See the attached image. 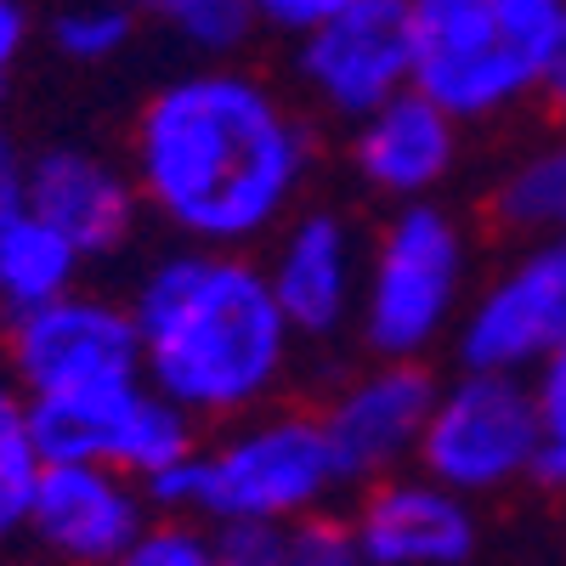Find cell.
Segmentation results:
<instances>
[{
    "instance_id": "obj_16",
    "label": "cell",
    "mask_w": 566,
    "mask_h": 566,
    "mask_svg": "<svg viewBox=\"0 0 566 566\" xmlns=\"http://www.w3.org/2000/svg\"><path fill=\"white\" fill-rule=\"evenodd\" d=\"M29 210L63 227L85 250V261H103L130 244L142 187L125 159L80 148V142H52V148L29 154Z\"/></svg>"
},
{
    "instance_id": "obj_1",
    "label": "cell",
    "mask_w": 566,
    "mask_h": 566,
    "mask_svg": "<svg viewBox=\"0 0 566 566\" xmlns=\"http://www.w3.org/2000/svg\"><path fill=\"white\" fill-rule=\"evenodd\" d=\"M125 165L176 244L261 250L306 205L317 136L266 74L199 57L142 97Z\"/></svg>"
},
{
    "instance_id": "obj_27",
    "label": "cell",
    "mask_w": 566,
    "mask_h": 566,
    "mask_svg": "<svg viewBox=\"0 0 566 566\" xmlns=\"http://www.w3.org/2000/svg\"><path fill=\"white\" fill-rule=\"evenodd\" d=\"M29 45H34V12H29V0H0V97H7V85L18 80Z\"/></svg>"
},
{
    "instance_id": "obj_10",
    "label": "cell",
    "mask_w": 566,
    "mask_h": 566,
    "mask_svg": "<svg viewBox=\"0 0 566 566\" xmlns=\"http://www.w3.org/2000/svg\"><path fill=\"white\" fill-rule=\"evenodd\" d=\"M7 368L18 374V386L34 402L136 380L142 335H136L130 301L69 290L45 306L7 317Z\"/></svg>"
},
{
    "instance_id": "obj_18",
    "label": "cell",
    "mask_w": 566,
    "mask_h": 566,
    "mask_svg": "<svg viewBox=\"0 0 566 566\" xmlns=\"http://www.w3.org/2000/svg\"><path fill=\"white\" fill-rule=\"evenodd\" d=\"M80 266H85V250L69 232L23 210L0 232V312L18 317L29 306H45V301L80 290Z\"/></svg>"
},
{
    "instance_id": "obj_7",
    "label": "cell",
    "mask_w": 566,
    "mask_h": 566,
    "mask_svg": "<svg viewBox=\"0 0 566 566\" xmlns=\"http://www.w3.org/2000/svg\"><path fill=\"white\" fill-rule=\"evenodd\" d=\"M555 352H566V239H515L470 290L453 357L459 368L533 374Z\"/></svg>"
},
{
    "instance_id": "obj_26",
    "label": "cell",
    "mask_w": 566,
    "mask_h": 566,
    "mask_svg": "<svg viewBox=\"0 0 566 566\" xmlns=\"http://www.w3.org/2000/svg\"><path fill=\"white\" fill-rule=\"evenodd\" d=\"M340 7H352V0H255V18H261V29L295 40V34L317 29L323 18H335Z\"/></svg>"
},
{
    "instance_id": "obj_14",
    "label": "cell",
    "mask_w": 566,
    "mask_h": 566,
    "mask_svg": "<svg viewBox=\"0 0 566 566\" xmlns=\"http://www.w3.org/2000/svg\"><path fill=\"white\" fill-rule=\"evenodd\" d=\"M464 154V125L424 91L380 103L363 114L346 136V165L363 193L380 205H413V199H442Z\"/></svg>"
},
{
    "instance_id": "obj_22",
    "label": "cell",
    "mask_w": 566,
    "mask_h": 566,
    "mask_svg": "<svg viewBox=\"0 0 566 566\" xmlns=\"http://www.w3.org/2000/svg\"><path fill=\"white\" fill-rule=\"evenodd\" d=\"M527 380H533V402H538V464H533V482L566 493V352L538 363Z\"/></svg>"
},
{
    "instance_id": "obj_23",
    "label": "cell",
    "mask_w": 566,
    "mask_h": 566,
    "mask_svg": "<svg viewBox=\"0 0 566 566\" xmlns=\"http://www.w3.org/2000/svg\"><path fill=\"white\" fill-rule=\"evenodd\" d=\"M114 566H216L210 522L165 510V515H154V522L136 533V544H130Z\"/></svg>"
},
{
    "instance_id": "obj_17",
    "label": "cell",
    "mask_w": 566,
    "mask_h": 566,
    "mask_svg": "<svg viewBox=\"0 0 566 566\" xmlns=\"http://www.w3.org/2000/svg\"><path fill=\"white\" fill-rule=\"evenodd\" d=\"M488 216L510 239H566V125L527 142L493 176Z\"/></svg>"
},
{
    "instance_id": "obj_21",
    "label": "cell",
    "mask_w": 566,
    "mask_h": 566,
    "mask_svg": "<svg viewBox=\"0 0 566 566\" xmlns=\"http://www.w3.org/2000/svg\"><path fill=\"white\" fill-rule=\"evenodd\" d=\"M142 18L125 0H57L52 18H45V40L52 52L74 69H108L130 52Z\"/></svg>"
},
{
    "instance_id": "obj_24",
    "label": "cell",
    "mask_w": 566,
    "mask_h": 566,
    "mask_svg": "<svg viewBox=\"0 0 566 566\" xmlns=\"http://www.w3.org/2000/svg\"><path fill=\"white\" fill-rule=\"evenodd\" d=\"M290 566H368V555L352 522L312 510L301 522H290Z\"/></svg>"
},
{
    "instance_id": "obj_19",
    "label": "cell",
    "mask_w": 566,
    "mask_h": 566,
    "mask_svg": "<svg viewBox=\"0 0 566 566\" xmlns=\"http://www.w3.org/2000/svg\"><path fill=\"white\" fill-rule=\"evenodd\" d=\"M40 476H45V448H40L34 402L18 386V374L0 368V544L29 527Z\"/></svg>"
},
{
    "instance_id": "obj_15",
    "label": "cell",
    "mask_w": 566,
    "mask_h": 566,
    "mask_svg": "<svg viewBox=\"0 0 566 566\" xmlns=\"http://www.w3.org/2000/svg\"><path fill=\"white\" fill-rule=\"evenodd\" d=\"M352 527L368 566H464L482 538L476 499L453 493L419 464L368 482Z\"/></svg>"
},
{
    "instance_id": "obj_28",
    "label": "cell",
    "mask_w": 566,
    "mask_h": 566,
    "mask_svg": "<svg viewBox=\"0 0 566 566\" xmlns=\"http://www.w3.org/2000/svg\"><path fill=\"white\" fill-rule=\"evenodd\" d=\"M29 210V154L18 148V136L0 125V232Z\"/></svg>"
},
{
    "instance_id": "obj_3",
    "label": "cell",
    "mask_w": 566,
    "mask_h": 566,
    "mask_svg": "<svg viewBox=\"0 0 566 566\" xmlns=\"http://www.w3.org/2000/svg\"><path fill=\"white\" fill-rule=\"evenodd\" d=\"M346 488V470L312 408H255L221 424L181 464L148 482V499L199 522H301L328 510Z\"/></svg>"
},
{
    "instance_id": "obj_13",
    "label": "cell",
    "mask_w": 566,
    "mask_h": 566,
    "mask_svg": "<svg viewBox=\"0 0 566 566\" xmlns=\"http://www.w3.org/2000/svg\"><path fill=\"white\" fill-rule=\"evenodd\" d=\"M148 482L91 459H45L29 504V538L63 566H114L154 522Z\"/></svg>"
},
{
    "instance_id": "obj_12",
    "label": "cell",
    "mask_w": 566,
    "mask_h": 566,
    "mask_svg": "<svg viewBox=\"0 0 566 566\" xmlns=\"http://www.w3.org/2000/svg\"><path fill=\"white\" fill-rule=\"evenodd\" d=\"M437 386L442 380L419 357H368L357 374H346L335 397L317 408L346 482L368 488L419 459V437H424V419H431Z\"/></svg>"
},
{
    "instance_id": "obj_2",
    "label": "cell",
    "mask_w": 566,
    "mask_h": 566,
    "mask_svg": "<svg viewBox=\"0 0 566 566\" xmlns=\"http://www.w3.org/2000/svg\"><path fill=\"white\" fill-rule=\"evenodd\" d=\"M142 374L199 424L272 408L295 374L301 335L255 250L176 244L130 290Z\"/></svg>"
},
{
    "instance_id": "obj_11",
    "label": "cell",
    "mask_w": 566,
    "mask_h": 566,
    "mask_svg": "<svg viewBox=\"0 0 566 566\" xmlns=\"http://www.w3.org/2000/svg\"><path fill=\"white\" fill-rule=\"evenodd\" d=\"M261 266L272 277V295H277L283 317L295 323L301 346L340 340L357 328L368 239L340 205H301L266 239Z\"/></svg>"
},
{
    "instance_id": "obj_9",
    "label": "cell",
    "mask_w": 566,
    "mask_h": 566,
    "mask_svg": "<svg viewBox=\"0 0 566 566\" xmlns=\"http://www.w3.org/2000/svg\"><path fill=\"white\" fill-rule=\"evenodd\" d=\"M290 63L312 108L357 125L380 103L413 91V0H352L317 29L295 34Z\"/></svg>"
},
{
    "instance_id": "obj_29",
    "label": "cell",
    "mask_w": 566,
    "mask_h": 566,
    "mask_svg": "<svg viewBox=\"0 0 566 566\" xmlns=\"http://www.w3.org/2000/svg\"><path fill=\"white\" fill-rule=\"evenodd\" d=\"M549 114L566 125V18H560V34H555V52H549V74H544V97Z\"/></svg>"
},
{
    "instance_id": "obj_8",
    "label": "cell",
    "mask_w": 566,
    "mask_h": 566,
    "mask_svg": "<svg viewBox=\"0 0 566 566\" xmlns=\"http://www.w3.org/2000/svg\"><path fill=\"white\" fill-rule=\"evenodd\" d=\"M34 424H40L45 459L114 464L136 482L165 476L170 464H181L199 448V419H187L148 374L97 391H74V397H45L34 402Z\"/></svg>"
},
{
    "instance_id": "obj_4",
    "label": "cell",
    "mask_w": 566,
    "mask_h": 566,
    "mask_svg": "<svg viewBox=\"0 0 566 566\" xmlns=\"http://www.w3.org/2000/svg\"><path fill=\"white\" fill-rule=\"evenodd\" d=\"M566 0H413V85L459 125H493L544 97Z\"/></svg>"
},
{
    "instance_id": "obj_6",
    "label": "cell",
    "mask_w": 566,
    "mask_h": 566,
    "mask_svg": "<svg viewBox=\"0 0 566 566\" xmlns=\"http://www.w3.org/2000/svg\"><path fill=\"white\" fill-rule=\"evenodd\" d=\"M419 470H431L464 499H488L533 476L538 464V402L527 374L459 368L437 386L419 437Z\"/></svg>"
},
{
    "instance_id": "obj_5",
    "label": "cell",
    "mask_w": 566,
    "mask_h": 566,
    "mask_svg": "<svg viewBox=\"0 0 566 566\" xmlns=\"http://www.w3.org/2000/svg\"><path fill=\"white\" fill-rule=\"evenodd\" d=\"M476 290V232L442 199L391 205L374 227L363 266L357 328L368 357H431L453 346V328Z\"/></svg>"
},
{
    "instance_id": "obj_20",
    "label": "cell",
    "mask_w": 566,
    "mask_h": 566,
    "mask_svg": "<svg viewBox=\"0 0 566 566\" xmlns=\"http://www.w3.org/2000/svg\"><path fill=\"white\" fill-rule=\"evenodd\" d=\"M125 7L193 57H239L261 29L255 0H125Z\"/></svg>"
},
{
    "instance_id": "obj_25",
    "label": "cell",
    "mask_w": 566,
    "mask_h": 566,
    "mask_svg": "<svg viewBox=\"0 0 566 566\" xmlns=\"http://www.w3.org/2000/svg\"><path fill=\"white\" fill-rule=\"evenodd\" d=\"M216 566H290V527L283 522H210Z\"/></svg>"
}]
</instances>
